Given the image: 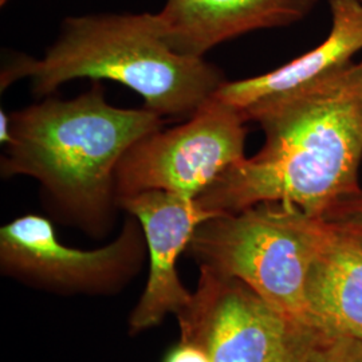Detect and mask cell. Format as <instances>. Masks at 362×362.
<instances>
[{"mask_svg":"<svg viewBox=\"0 0 362 362\" xmlns=\"http://www.w3.org/2000/svg\"><path fill=\"white\" fill-rule=\"evenodd\" d=\"M243 117L260 125L263 146L227 169L196 199L204 211L216 216L262 203H284L324 219L339 200L361 189L360 64Z\"/></svg>","mask_w":362,"mask_h":362,"instance_id":"6da1fadb","label":"cell"},{"mask_svg":"<svg viewBox=\"0 0 362 362\" xmlns=\"http://www.w3.org/2000/svg\"><path fill=\"white\" fill-rule=\"evenodd\" d=\"M10 118L1 177L35 179L54 214L95 236L107 230L119 207L116 170L122 156L164 127V118L145 107L109 104L100 81L73 100L47 98Z\"/></svg>","mask_w":362,"mask_h":362,"instance_id":"7a4b0ae2","label":"cell"},{"mask_svg":"<svg viewBox=\"0 0 362 362\" xmlns=\"http://www.w3.org/2000/svg\"><path fill=\"white\" fill-rule=\"evenodd\" d=\"M31 78L35 95H49L79 78L115 81L140 94L160 117L188 119L227 82L206 58L170 49L157 13H89L66 18L40 59L15 57L1 71V90Z\"/></svg>","mask_w":362,"mask_h":362,"instance_id":"3957f363","label":"cell"},{"mask_svg":"<svg viewBox=\"0 0 362 362\" xmlns=\"http://www.w3.org/2000/svg\"><path fill=\"white\" fill-rule=\"evenodd\" d=\"M332 231V224L294 206L262 203L206 220L187 251L200 267L240 281L313 333L308 279Z\"/></svg>","mask_w":362,"mask_h":362,"instance_id":"277c9868","label":"cell"},{"mask_svg":"<svg viewBox=\"0 0 362 362\" xmlns=\"http://www.w3.org/2000/svg\"><path fill=\"white\" fill-rule=\"evenodd\" d=\"M246 122L236 107L214 95L181 125L144 136L117 167L118 200L145 191L196 200L246 157Z\"/></svg>","mask_w":362,"mask_h":362,"instance_id":"5b68a950","label":"cell"},{"mask_svg":"<svg viewBox=\"0 0 362 362\" xmlns=\"http://www.w3.org/2000/svg\"><path fill=\"white\" fill-rule=\"evenodd\" d=\"M177 320L181 341L202 346L212 362H288L314 334L240 281L203 267L192 302Z\"/></svg>","mask_w":362,"mask_h":362,"instance_id":"8992f818","label":"cell"},{"mask_svg":"<svg viewBox=\"0 0 362 362\" xmlns=\"http://www.w3.org/2000/svg\"><path fill=\"white\" fill-rule=\"evenodd\" d=\"M146 251L143 227L134 216L112 243L95 250L65 246L52 221L40 215L16 218L0 230V262L6 272L69 290L119 285L140 267Z\"/></svg>","mask_w":362,"mask_h":362,"instance_id":"52a82bcc","label":"cell"},{"mask_svg":"<svg viewBox=\"0 0 362 362\" xmlns=\"http://www.w3.org/2000/svg\"><path fill=\"white\" fill-rule=\"evenodd\" d=\"M143 227L149 275L144 294L130 315V330L139 333L160 324L165 315L188 309L194 294L181 284L177 259L197 227L215 216L194 199L167 191H145L118 200Z\"/></svg>","mask_w":362,"mask_h":362,"instance_id":"ba28073f","label":"cell"},{"mask_svg":"<svg viewBox=\"0 0 362 362\" xmlns=\"http://www.w3.org/2000/svg\"><path fill=\"white\" fill-rule=\"evenodd\" d=\"M320 0H167L157 13L170 49L204 58L218 45L252 31L287 27Z\"/></svg>","mask_w":362,"mask_h":362,"instance_id":"9c48e42d","label":"cell"},{"mask_svg":"<svg viewBox=\"0 0 362 362\" xmlns=\"http://www.w3.org/2000/svg\"><path fill=\"white\" fill-rule=\"evenodd\" d=\"M332 28L324 42L294 61L258 77L227 81L215 95L248 110L311 88L351 65L362 50V4L358 0H330Z\"/></svg>","mask_w":362,"mask_h":362,"instance_id":"30bf717a","label":"cell"},{"mask_svg":"<svg viewBox=\"0 0 362 362\" xmlns=\"http://www.w3.org/2000/svg\"><path fill=\"white\" fill-rule=\"evenodd\" d=\"M311 332L362 341V243L333 226L313 263L308 288Z\"/></svg>","mask_w":362,"mask_h":362,"instance_id":"8fae6325","label":"cell"},{"mask_svg":"<svg viewBox=\"0 0 362 362\" xmlns=\"http://www.w3.org/2000/svg\"><path fill=\"white\" fill-rule=\"evenodd\" d=\"M308 362H362V341L314 334L308 350Z\"/></svg>","mask_w":362,"mask_h":362,"instance_id":"7c38bea8","label":"cell"},{"mask_svg":"<svg viewBox=\"0 0 362 362\" xmlns=\"http://www.w3.org/2000/svg\"><path fill=\"white\" fill-rule=\"evenodd\" d=\"M324 220L341 230L362 235V189L339 200L327 211Z\"/></svg>","mask_w":362,"mask_h":362,"instance_id":"4fadbf2b","label":"cell"},{"mask_svg":"<svg viewBox=\"0 0 362 362\" xmlns=\"http://www.w3.org/2000/svg\"><path fill=\"white\" fill-rule=\"evenodd\" d=\"M164 362H212L207 351L189 341H181L170 350Z\"/></svg>","mask_w":362,"mask_h":362,"instance_id":"5bb4252c","label":"cell"},{"mask_svg":"<svg viewBox=\"0 0 362 362\" xmlns=\"http://www.w3.org/2000/svg\"><path fill=\"white\" fill-rule=\"evenodd\" d=\"M11 140V118L4 110L0 112V141L6 146Z\"/></svg>","mask_w":362,"mask_h":362,"instance_id":"9a60e30c","label":"cell"},{"mask_svg":"<svg viewBox=\"0 0 362 362\" xmlns=\"http://www.w3.org/2000/svg\"><path fill=\"white\" fill-rule=\"evenodd\" d=\"M314 336V334H313ZM313 338V337H311ZM311 341V339H310ZM310 341L306 346H303L302 349L298 351L297 354L290 360L288 362H308V350H309V345H310Z\"/></svg>","mask_w":362,"mask_h":362,"instance_id":"2e32d148","label":"cell"},{"mask_svg":"<svg viewBox=\"0 0 362 362\" xmlns=\"http://www.w3.org/2000/svg\"><path fill=\"white\" fill-rule=\"evenodd\" d=\"M8 1H10V0H0V6L3 7V6H6Z\"/></svg>","mask_w":362,"mask_h":362,"instance_id":"e0dca14e","label":"cell"},{"mask_svg":"<svg viewBox=\"0 0 362 362\" xmlns=\"http://www.w3.org/2000/svg\"><path fill=\"white\" fill-rule=\"evenodd\" d=\"M356 235H357V233H356ZM357 236H358V238H360V240H361V243H362V235H357Z\"/></svg>","mask_w":362,"mask_h":362,"instance_id":"ac0fdd59","label":"cell"},{"mask_svg":"<svg viewBox=\"0 0 362 362\" xmlns=\"http://www.w3.org/2000/svg\"><path fill=\"white\" fill-rule=\"evenodd\" d=\"M358 1H360V3H361V4H362V0H358ZM360 66H361V69H362V62H361V64H360Z\"/></svg>","mask_w":362,"mask_h":362,"instance_id":"d6986e66","label":"cell"}]
</instances>
